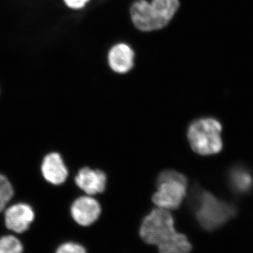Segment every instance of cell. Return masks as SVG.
I'll return each instance as SVG.
<instances>
[{
    "label": "cell",
    "instance_id": "6da1fadb",
    "mask_svg": "<svg viewBox=\"0 0 253 253\" xmlns=\"http://www.w3.org/2000/svg\"><path fill=\"white\" fill-rule=\"evenodd\" d=\"M140 236L145 242L158 246L159 253H189L192 248L187 237L176 230L171 213L161 208L145 217Z\"/></svg>",
    "mask_w": 253,
    "mask_h": 253
},
{
    "label": "cell",
    "instance_id": "7a4b0ae2",
    "mask_svg": "<svg viewBox=\"0 0 253 253\" xmlns=\"http://www.w3.org/2000/svg\"><path fill=\"white\" fill-rule=\"evenodd\" d=\"M179 6V0H137L130 8L131 21L140 31H159L172 21Z\"/></svg>",
    "mask_w": 253,
    "mask_h": 253
},
{
    "label": "cell",
    "instance_id": "3957f363",
    "mask_svg": "<svg viewBox=\"0 0 253 253\" xmlns=\"http://www.w3.org/2000/svg\"><path fill=\"white\" fill-rule=\"evenodd\" d=\"M189 202L200 225L206 230L218 229L235 214L232 206L199 186L191 191Z\"/></svg>",
    "mask_w": 253,
    "mask_h": 253
},
{
    "label": "cell",
    "instance_id": "277c9868",
    "mask_svg": "<svg viewBox=\"0 0 253 253\" xmlns=\"http://www.w3.org/2000/svg\"><path fill=\"white\" fill-rule=\"evenodd\" d=\"M221 123L211 118L196 120L188 129L187 136L191 147L202 156L218 154L222 149Z\"/></svg>",
    "mask_w": 253,
    "mask_h": 253
},
{
    "label": "cell",
    "instance_id": "5b68a950",
    "mask_svg": "<svg viewBox=\"0 0 253 253\" xmlns=\"http://www.w3.org/2000/svg\"><path fill=\"white\" fill-rule=\"evenodd\" d=\"M187 179L173 169L163 171L158 176V189L152 197L158 208L172 211L179 208L186 196Z\"/></svg>",
    "mask_w": 253,
    "mask_h": 253
},
{
    "label": "cell",
    "instance_id": "8992f818",
    "mask_svg": "<svg viewBox=\"0 0 253 253\" xmlns=\"http://www.w3.org/2000/svg\"><path fill=\"white\" fill-rule=\"evenodd\" d=\"M36 217L34 211L26 204H14L4 212V224L9 230L16 234H24L30 229Z\"/></svg>",
    "mask_w": 253,
    "mask_h": 253
},
{
    "label": "cell",
    "instance_id": "52a82bcc",
    "mask_svg": "<svg viewBox=\"0 0 253 253\" xmlns=\"http://www.w3.org/2000/svg\"><path fill=\"white\" fill-rule=\"evenodd\" d=\"M101 206L91 196H82L73 202L71 214L79 225L87 226L97 220L101 214Z\"/></svg>",
    "mask_w": 253,
    "mask_h": 253
},
{
    "label": "cell",
    "instance_id": "ba28073f",
    "mask_svg": "<svg viewBox=\"0 0 253 253\" xmlns=\"http://www.w3.org/2000/svg\"><path fill=\"white\" fill-rule=\"evenodd\" d=\"M76 184L88 195L101 194L106 189L107 177L100 169L82 168L76 176Z\"/></svg>",
    "mask_w": 253,
    "mask_h": 253
},
{
    "label": "cell",
    "instance_id": "9c48e42d",
    "mask_svg": "<svg viewBox=\"0 0 253 253\" xmlns=\"http://www.w3.org/2000/svg\"><path fill=\"white\" fill-rule=\"evenodd\" d=\"M41 171L44 179L54 185L62 184L68 176L67 168L58 153H51L44 157Z\"/></svg>",
    "mask_w": 253,
    "mask_h": 253
},
{
    "label": "cell",
    "instance_id": "30bf717a",
    "mask_svg": "<svg viewBox=\"0 0 253 253\" xmlns=\"http://www.w3.org/2000/svg\"><path fill=\"white\" fill-rule=\"evenodd\" d=\"M134 52L132 49L124 43L116 44L108 54L110 68L115 73L124 74L134 67Z\"/></svg>",
    "mask_w": 253,
    "mask_h": 253
},
{
    "label": "cell",
    "instance_id": "8fae6325",
    "mask_svg": "<svg viewBox=\"0 0 253 253\" xmlns=\"http://www.w3.org/2000/svg\"><path fill=\"white\" fill-rule=\"evenodd\" d=\"M231 186L237 192L247 193L253 187V176L243 168H235L230 174Z\"/></svg>",
    "mask_w": 253,
    "mask_h": 253
},
{
    "label": "cell",
    "instance_id": "7c38bea8",
    "mask_svg": "<svg viewBox=\"0 0 253 253\" xmlns=\"http://www.w3.org/2000/svg\"><path fill=\"white\" fill-rule=\"evenodd\" d=\"M0 253H25L23 243L14 235L0 237Z\"/></svg>",
    "mask_w": 253,
    "mask_h": 253
},
{
    "label": "cell",
    "instance_id": "4fadbf2b",
    "mask_svg": "<svg viewBox=\"0 0 253 253\" xmlns=\"http://www.w3.org/2000/svg\"><path fill=\"white\" fill-rule=\"evenodd\" d=\"M14 196V189L6 176L0 174V212L4 211L6 205Z\"/></svg>",
    "mask_w": 253,
    "mask_h": 253
},
{
    "label": "cell",
    "instance_id": "5bb4252c",
    "mask_svg": "<svg viewBox=\"0 0 253 253\" xmlns=\"http://www.w3.org/2000/svg\"><path fill=\"white\" fill-rule=\"evenodd\" d=\"M55 253H86V250L81 245L73 242H66L60 245Z\"/></svg>",
    "mask_w": 253,
    "mask_h": 253
},
{
    "label": "cell",
    "instance_id": "9a60e30c",
    "mask_svg": "<svg viewBox=\"0 0 253 253\" xmlns=\"http://www.w3.org/2000/svg\"><path fill=\"white\" fill-rule=\"evenodd\" d=\"M65 4L71 9H81L85 6L89 0H63Z\"/></svg>",
    "mask_w": 253,
    "mask_h": 253
}]
</instances>
